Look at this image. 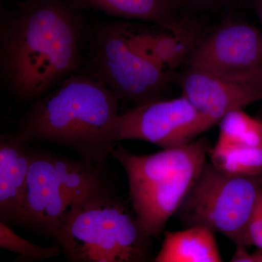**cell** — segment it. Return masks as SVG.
Instances as JSON below:
<instances>
[{
    "mask_svg": "<svg viewBox=\"0 0 262 262\" xmlns=\"http://www.w3.org/2000/svg\"><path fill=\"white\" fill-rule=\"evenodd\" d=\"M257 178L228 173L206 161L175 214L186 227H206L245 246L261 187Z\"/></svg>",
    "mask_w": 262,
    "mask_h": 262,
    "instance_id": "6",
    "label": "cell"
},
{
    "mask_svg": "<svg viewBox=\"0 0 262 262\" xmlns=\"http://www.w3.org/2000/svg\"><path fill=\"white\" fill-rule=\"evenodd\" d=\"M219 125L217 142L262 146V121L250 116L243 108L227 113Z\"/></svg>",
    "mask_w": 262,
    "mask_h": 262,
    "instance_id": "16",
    "label": "cell"
},
{
    "mask_svg": "<svg viewBox=\"0 0 262 262\" xmlns=\"http://www.w3.org/2000/svg\"><path fill=\"white\" fill-rule=\"evenodd\" d=\"M0 247L31 261H39L58 256L62 248L58 245L43 247L29 242L15 233L9 225L0 221Z\"/></svg>",
    "mask_w": 262,
    "mask_h": 262,
    "instance_id": "17",
    "label": "cell"
},
{
    "mask_svg": "<svg viewBox=\"0 0 262 262\" xmlns=\"http://www.w3.org/2000/svg\"><path fill=\"white\" fill-rule=\"evenodd\" d=\"M27 141L18 132L0 140V221L15 223L23 200L30 167Z\"/></svg>",
    "mask_w": 262,
    "mask_h": 262,
    "instance_id": "11",
    "label": "cell"
},
{
    "mask_svg": "<svg viewBox=\"0 0 262 262\" xmlns=\"http://www.w3.org/2000/svg\"><path fill=\"white\" fill-rule=\"evenodd\" d=\"M128 39L133 48L150 61L165 69L179 64L187 51L180 30L173 34L135 32L129 27Z\"/></svg>",
    "mask_w": 262,
    "mask_h": 262,
    "instance_id": "14",
    "label": "cell"
},
{
    "mask_svg": "<svg viewBox=\"0 0 262 262\" xmlns=\"http://www.w3.org/2000/svg\"><path fill=\"white\" fill-rule=\"evenodd\" d=\"M53 238L72 261L137 262L147 259L151 237L107 189L72 205Z\"/></svg>",
    "mask_w": 262,
    "mask_h": 262,
    "instance_id": "4",
    "label": "cell"
},
{
    "mask_svg": "<svg viewBox=\"0 0 262 262\" xmlns=\"http://www.w3.org/2000/svg\"><path fill=\"white\" fill-rule=\"evenodd\" d=\"M128 26L122 22L103 25L96 32L91 50L94 75L117 97L136 105L160 99L170 75L138 53L128 39Z\"/></svg>",
    "mask_w": 262,
    "mask_h": 262,
    "instance_id": "7",
    "label": "cell"
},
{
    "mask_svg": "<svg viewBox=\"0 0 262 262\" xmlns=\"http://www.w3.org/2000/svg\"><path fill=\"white\" fill-rule=\"evenodd\" d=\"M213 126L192 103L182 96L156 100L120 114L117 141L141 140L163 149L188 144Z\"/></svg>",
    "mask_w": 262,
    "mask_h": 262,
    "instance_id": "8",
    "label": "cell"
},
{
    "mask_svg": "<svg viewBox=\"0 0 262 262\" xmlns=\"http://www.w3.org/2000/svg\"><path fill=\"white\" fill-rule=\"evenodd\" d=\"M232 262H262V250L257 252L249 253L246 246H236V251L231 258Z\"/></svg>",
    "mask_w": 262,
    "mask_h": 262,
    "instance_id": "19",
    "label": "cell"
},
{
    "mask_svg": "<svg viewBox=\"0 0 262 262\" xmlns=\"http://www.w3.org/2000/svg\"><path fill=\"white\" fill-rule=\"evenodd\" d=\"M189 64L233 80L262 78V32L244 22L225 24L195 48Z\"/></svg>",
    "mask_w": 262,
    "mask_h": 262,
    "instance_id": "9",
    "label": "cell"
},
{
    "mask_svg": "<svg viewBox=\"0 0 262 262\" xmlns=\"http://www.w3.org/2000/svg\"><path fill=\"white\" fill-rule=\"evenodd\" d=\"M120 98L95 76L67 77L33 103L18 132L26 141L70 148L93 163H102L117 145Z\"/></svg>",
    "mask_w": 262,
    "mask_h": 262,
    "instance_id": "2",
    "label": "cell"
},
{
    "mask_svg": "<svg viewBox=\"0 0 262 262\" xmlns=\"http://www.w3.org/2000/svg\"><path fill=\"white\" fill-rule=\"evenodd\" d=\"M211 163L233 175L258 177L262 173V146L217 142L210 150Z\"/></svg>",
    "mask_w": 262,
    "mask_h": 262,
    "instance_id": "15",
    "label": "cell"
},
{
    "mask_svg": "<svg viewBox=\"0 0 262 262\" xmlns=\"http://www.w3.org/2000/svg\"><path fill=\"white\" fill-rule=\"evenodd\" d=\"M256 7H257L256 8H257L258 15L262 24V0H258Z\"/></svg>",
    "mask_w": 262,
    "mask_h": 262,
    "instance_id": "20",
    "label": "cell"
},
{
    "mask_svg": "<svg viewBox=\"0 0 262 262\" xmlns=\"http://www.w3.org/2000/svg\"><path fill=\"white\" fill-rule=\"evenodd\" d=\"M245 246H254L262 250V187L251 215L244 239Z\"/></svg>",
    "mask_w": 262,
    "mask_h": 262,
    "instance_id": "18",
    "label": "cell"
},
{
    "mask_svg": "<svg viewBox=\"0 0 262 262\" xmlns=\"http://www.w3.org/2000/svg\"><path fill=\"white\" fill-rule=\"evenodd\" d=\"M156 262L222 261L214 232L201 226L165 232Z\"/></svg>",
    "mask_w": 262,
    "mask_h": 262,
    "instance_id": "12",
    "label": "cell"
},
{
    "mask_svg": "<svg viewBox=\"0 0 262 262\" xmlns=\"http://www.w3.org/2000/svg\"><path fill=\"white\" fill-rule=\"evenodd\" d=\"M179 83L182 96L213 125L227 113L262 101V78L233 80L190 67Z\"/></svg>",
    "mask_w": 262,
    "mask_h": 262,
    "instance_id": "10",
    "label": "cell"
},
{
    "mask_svg": "<svg viewBox=\"0 0 262 262\" xmlns=\"http://www.w3.org/2000/svg\"><path fill=\"white\" fill-rule=\"evenodd\" d=\"M74 10L62 0H29L2 23V72L20 99L41 97L80 67L82 36Z\"/></svg>",
    "mask_w": 262,
    "mask_h": 262,
    "instance_id": "1",
    "label": "cell"
},
{
    "mask_svg": "<svg viewBox=\"0 0 262 262\" xmlns=\"http://www.w3.org/2000/svg\"><path fill=\"white\" fill-rule=\"evenodd\" d=\"M107 189L94 163L31 152L27 186L14 224L53 237L72 205Z\"/></svg>",
    "mask_w": 262,
    "mask_h": 262,
    "instance_id": "5",
    "label": "cell"
},
{
    "mask_svg": "<svg viewBox=\"0 0 262 262\" xmlns=\"http://www.w3.org/2000/svg\"><path fill=\"white\" fill-rule=\"evenodd\" d=\"M75 9H95L113 16L159 24L171 30L172 0H71Z\"/></svg>",
    "mask_w": 262,
    "mask_h": 262,
    "instance_id": "13",
    "label": "cell"
},
{
    "mask_svg": "<svg viewBox=\"0 0 262 262\" xmlns=\"http://www.w3.org/2000/svg\"><path fill=\"white\" fill-rule=\"evenodd\" d=\"M206 139L149 155H135L117 144L112 151L125 169L133 210L151 237H158L177 213L207 161Z\"/></svg>",
    "mask_w": 262,
    "mask_h": 262,
    "instance_id": "3",
    "label": "cell"
}]
</instances>
